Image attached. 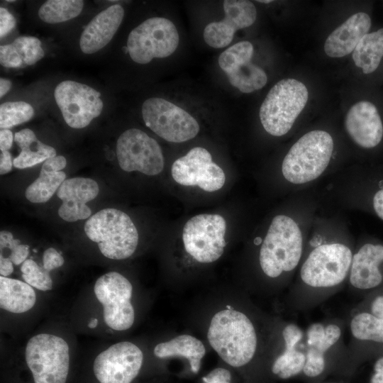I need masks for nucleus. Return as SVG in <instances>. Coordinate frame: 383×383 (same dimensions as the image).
Here are the masks:
<instances>
[{"instance_id": "obj_1", "label": "nucleus", "mask_w": 383, "mask_h": 383, "mask_svg": "<svg viewBox=\"0 0 383 383\" xmlns=\"http://www.w3.org/2000/svg\"><path fill=\"white\" fill-rule=\"evenodd\" d=\"M353 256L351 249L341 243L313 248L301 264L298 284L291 293L293 311H306L335 294L348 279Z\"/></svg>"}, {"instance_id": "obj_2", "label": "nucleus", "mask_w": 383, "mask_h": 383, "mask_svg": "<svg viewBox=\"0 0 383 383\" xmlns=\"http://www.w3.org/2000/svg\"><path fill=\"white\" fill-rule=\"evenodd\" d=\"M207 338L219 357L234 367L250 362L258 345L253 323L247 315L235 309L222 310L213 316Z\"/></svg>"}, {"instance_id": "obj_3", "label": "nucleus", "mask_w": 383, "mask_h": 383, "mask_svg": "<svg viewBox=\"0 0 383 383\" xmlns=\"http://www.w3.org/2000/svg\"><path fill=\"white\" fill-rule=\"evenodd\" d=\"M303 254V237L296 221L286 215L274 216L259 252L263 273L274 279L294 271Z\"/></svg>"}, {"instance_id": "obj_4", "label": "nucleus", "mask_w": 383, "mask_h": 383, "mask_svg": "<svg viewBox=\"0 0 383 383\" xmlns=\"http://www.w3.org/2000/svg\"><path fill=\"white\" fill-rule=\"evenodd\" d=\"M84 232L97 243L101 254L112 260L131 257L138 246V233L131 218L113 208L104 209L86 221Z\"/></svg>"}, {"instance_id": "obj_5", "label": "nucleus", "mask_w": 383, "mask_h": 383, "mask_svg": "<svg viewBox=\"0 0 383 383\" xmlns=\"http://www.w3.org/2000/svg\"><path fill=\"white\" fill-rule=\"evenodd\" d=\"M333 147V138L326 131L315 130L305 133L291 147L282 161L284 177L294 184L317 179L327 168Z\"/></svg>"}, {"instance_id": "obj_6", "label": "nucleus", "mask_w": 383, "mask_h": 383, "mask_svg": "<svg viewBox=\"0 0 383 383\" xmlns=\"http://www.w3.org/2000/svg\"><path fill=\"white\" fill-rule=\"evenodd\" d=\"M308 98V89L302 82L292 78L277 82L260 108L264 129L274 136L287 133L306 106Z\"/></svg>"}, {"instance_id": "obj_7", "label": "nucleus", "mask_w": 383, "mask_h": 383, "mask_svg": "<svg viewBox=\"0 0 383 383\" xmlns=\"http://www.w3.org/2000/svg\"><path fill=\"white\" fill-rule=\"evenodd\" d=\"M347 322L340 318H329L311 323L301 341L306 361L302 373L309 378L322 374L331 357L349 360L343 334Z\"/></svg>"}, {"instance_id": "obj_8", "label": "nucleus", "mask_w": 383, "mask_h": 383, "mask_svg": "<svg viewBox=\"0 0 383 383\" xmlns=\"http://www.w3.org/2000/svg\"><path fill=\"white\" fill-rule=\"evenodd\" d=\"M25 359L35 383H65L70 369V348L65 339L40 333L29 339Z\"/></svg>"}, {"instance_id": "obj_9", "label": "nucleus", "mask_w": 383, "mask_h": 383, "mask_svg": "<svg viewBox=\"0 0 383 383\" xmlns=\"http://www.w3.org/2000/svg\"><path fill=\"white\" fill-rule=\"evenodd\" d=\"M179 42L178 31L170 20L153 17L132 30L128 37L127 49L135 62L144 65L153 58L171 55Z\"/></svg>"}, {"instance_id": "obj_10", "label": "nucleus", "mask_w": 383, "mask_h": 383, "mask_svg": "<svg viewBox=\"0 0 383 383\" xmlns=\"http://www.w3.org/2000/svg\"><path fill=\"white\" fill-rule=\"evenodd\" d=\"M145 125L162 139L172 143H182L194 138L200 127L187 111L162 98L152 97L142 106Z\"/></svg>"}, {"instance_id": "obj_11", "label": "nucleus", "mask_w": 383, "mask_h": 383, "mask_svg": "<svg viewBox=\"0 0 383 383\" xmlns=\"http://www.w3.org/2000/svg\"><path fill=\"white\" fill-rule=\"evenodd\" d=\"M94 294L102 304L104 321L110 328L123 331L130 328L135 320L131 299L133 286L117 272H109L99 277L94 286Z\"/></svg>"}, {"instance_id": "obj_12", "label": "nucleus", "mask_w": 383, "mask_h": 383, "mask_svg": "<svg viewBox=\"0 0 383 383\" xmlns=\"http://www.w3.org/2000/svg\"><path fill=\"white\" fill-rule=\"evenodd\" d=\"M226 222L219 214H199L184 224L185 250L196 261L211 263L221 257L226 247Z\"/></svg>"}, {"instance_id": "obj_13", "label": "nucleus", "mask_w": 383, "mask_h": 383, "mask_svg": "<svg viewBox=\"0 0 383 383\" xmlns=\"http://www.w3.org/2000/svg\"><path fill=\"white\" fill-rule=\"evenodd\" d=\"M116 156L120 167L126 172L138 171L154 176L164 168V157L160 145L138 128L126 130L119 136Z\"/></svg>"}, {"instance_id": "obj_14", "label": "nucleus", "mask_w": 383, "mask_h": 383, "mask_svg": "<svg viewBox=\"0 0 383 383\" xmlns=\"http://www.w3.org/2000/svg\"><path fill=\"white\" fill-rule=\"evenodd\" d=\"M100 96L94 88L71 80L59 83L54 91L65 121L73 128L86 127L101 114L104 104Z\"/></svg>"}, {"instance_id": "obj_15", "label": "nucleus", "mask_w": 383, "mask_h": 383, "mask_svg": "<svg viewBox=\"0 0 383 383\" xmlns=\"http://www.w3.org/2000/svg\"><path fill=\"white\" fill-rule=\"evenodd\" d=\"M143 361L141 350L123 341L100 353L94 361L93 370L100 383H131L138 374Z\"/></svg>"}, {"instance_id": "obj_16", "label": "nucleus", "mask_w": 383, "mask_h": 383, "mask_svg": "<svg viewBox=\"0 0 383 383\" xmlns=\"http://www.w3.org/2000/svg\"><path fill=\"white\" fill-rule=\"evenodd\" d=\"M171 173L173 179L181 185L198 186L210 192L221 189L226 182L223 170L202 147H195L176 160Z\"/></svg>"}, {"instance_id": "obj_17", "label": "nucleus", "mask_w": 383, "mask_h": 383, "mask_svg": "<svg viewBox=\"0 0 383 383\" xmlns=\"http://www.w3.org/2000/svg\"><path fill=\"white\" fill-rule=\"evenodd\" d=\"M253 52L251 43L241 41L225 50L218 57V65L230 84L243 93L259 90L267 82L265 72L251 62Z\"/></svg>"}, {"instance_id": "obj_18", "label": "nucleus", "mask_w": 383, "mask_h": 383, "mask_svg": "<svg viewBox=\"0 0 383 383\" xmlns=\"http://www.w3.org/2000/svg\"><path fill=\"white\" fill-rule=\"evenodd\" d=\"M223 10L224 18L209 23L204 30L205 42L213 48L228 45L236 30L250 26L257 18L256 8L250 1L226 0Z\"/></svg>"}, {"instance_id": "obj_19", "label": "nucleus", "mask_w": 383, "mask_h": 383, "mask_svg": "<svg viewBox=\"0 0 383 383\" xmlns=\"http://www.w3.org/2000/svg\"><path fill=\"white\" fill-rule=\"evenodd\" d=\"M99 192V185L92 179H65L57 191V196L62 201L58 209L59 216L67 222L89 218L91 211L87 203L95 199Z\"/></svg>"}, {"instance_id": "obj_20", "label": "nucleus", "mask_w": 383, "mask_h": 383, "mask_svg": "<svg viewBox=\"0 0 383 383\" xmlns=\"http://www.w3.org/2000/svg\"><path fill=\"white\" fill-rule=\"evenodd\" d=\"M345 127L351 139L359 146L372 148L383 137V124L376 106L368 101L355 104L348 111Z\"/></svg>"}, {"instance_id": "obj_21", "label": "nucleus", "mask_w": 383, "mask_h": 383, "mask_svg": "<svg viewBox=\"0 0 383 383\" xmlns=\"http://www.w3.org/2000/svg\"><path fill=\"white\" fill-rule=\"evenodd\" d=\"M383 245L366 243L353 254L348 283L357 291L375 289L383 282Z\"/></svg>"}, {"instance_id": "obj_22", "label": "nucleus", "mask_w": 383, "mask_h": 383, "mask_svg": "<svg viewBox=\"0 0 383 383\" xmlns=\"http://www.w3.org/2000/svg\"><path fill=\"white\" fill-rule=\"evenodd\" d=\"M304 330L295 323H286L281 330L282 348L271 366L272 372L287 379L302 372L306 357L301 345Z\"/></svg>"}, {"instance_id": "obj_23", "label": "nucleus", "mask_w": 383, "mask_h": 383, "mask_svg": "<svg viewBox=\"0 0 383 383\" xmlns=\"http://www.w3.org/2000/svg\"><path fill=\"white\" fill-rule=\"evenodd\" d=\"M123 16L124 10L119 4H113L99 13L82 33L81 50L92 54L105 47L116 33Z\"/></svg>"}, {"instance_id": "obj_24", "label": "nucleus", "mask_w": 383, "mask_h": 383, "mask_svg": "<svg viewBox=\"0 0 383 383\" xmlns=\"http://www.w3.org/2000/svg\"><path fill=\"white\" fill-rule=\"evenodd\" d=\"M371 26L368 14L359 12L348 18L326 38L324 51L331 57H342L353 52Z\"/></svg>"}, {"instance_id": "obj_25", "label": "nucleus", "mask_w": 383, "mask_h": 383, "mask_svg": "<svg viewBox=\"0 0 383 383\" xmlns=\"http://www.w3.org/2000/svg\"><path fill=\"white\" fill-rule=\"evenodd\" d=\"M346 322L350 335L347 345L348 353L365 344L383 345V318L355 308Z\"/></svg>"}, {"instance_id": "obj_26", "label": "nucleus", "mask_w": 383, "mask_h": 383, "mask_svg": "<svg viewBox=\"0 0 383 383\" xmlns=\"http://www.w3.org/2000/svg\"><path fill=\"white\" fill-rule=\"evenodd\" d=\"M45 55L40 40L33 36H21L0 47V63L8 68L33 65Z\"/></svg>"}, {"instance_id": "obj_27", "label": "nucleus", "mask_w": 383, "mask_h": 383, "mask_svg": "<svg viewBox=\"0 0 383 383\" xmlns=\"http://www.w3.org/2000/svg\"><path fill=\"white\" fill-rule=\"evenodd\" d=\"M36 302L33 287L25 282L0 277V307L13 313H25Z\"/></svg>"}, {"instance_id": "obj_28", "label": "nucleus", "mask_w": 383, "mask_h": 383, "mask_svg": "<svg viewBox=\"0 0 383 383\" xmlns=\"http://www.w3.org/2000/svg\"><path fill=\"white\" fill-rule=\"evenodd\" d=\"M154 355L159 358L182 356L189 361L191 370L197 373L201 367V360L206 353L203 343L189 335H181L154 348Z\"/></svg>"}, {"instance_id": "obj_29", "label": "nucleus", "mask_w": 383, "mask_h": 383, "mask_svg": "<svg viewBox=\"0 0 383 383\" xmlns=\"http://www.w3.org/2000/svg\"><path fill=\"white\" fill-rule=\"evenodd\" d=\"M14 141L21 150L13 161L16 168L31 167L56 156L55 150L40 142L30 129L25 128L16 133Z\"/></svg>"}, {"instance_id": "obj_30", "label": "nucleus", "mask_w": 383, "mask_h": 383, "mask_svg": "<svg viewBox=\"0 0 383 383\" xmlns=\"http://www.w3.org/2000/svg\"><path fill=\"white\" fill-rule=\"evenodd\" d=\"M383 57V28L367 33L358 43L353 60L363 73L370 74L379 67Z\"/></svg>"}, {"instance_id": "obj_31", "label": "nucleus", "mask_w": 383, "mask_h": 383, "mask_svg": "<svg viewBox=\"0 0 383 383\" xmlns=\"http://www.w3.org/2000/svg\"><path fill=\"white\" fill-rule=\"evenodd\" d=\"M64 172H49L40 170L38 177L25 192L26 198L32 203L47 202L65 180Z\"/></svg>"}, {"instance_id": "obj_32", "label": "nucleus", "mask_w": 383, "mask_h": 383, "mask_svg": "<svg viewBox=\"0 0 383 383\" xmlns=\"http://www.w3.org/2000/svg\"><path fill=\"white\" fill-rule=\"evenodd\" d=\"M81 0H48L38 10V16L48 23H57L77 17L82 11Z\"/></svg>"}, {"instance_id": "obj_33", "label": "nucleus", "mask_w": 383, "mask_h": 383, "mask_svg": "<svg viewBox=\"0 0 383 383\" xmlns=\"http://www.w3.org/2000/svg\"><path fill=\"white\" fill-rule=\"evenodd\" d=\"M34 115L33 106L24 101H8L0 106V128L9 129L23 123Z\"/></svg>"}, {"instance_id": "obj_34", "label": "nucleus", "mask_w": 383, "mask_h": 383, "mask_svg": "<svg viewBox=\"0 0 383 383\" xmlns=\"http://www.w3.org/2000/svg\"><path fill=\"white\" fill-rule=\"evenodd\" d=\"M21 271L25 282L40 291L52 288V279L49 272L39 266L34 260L27 259L21 265Z\"/></svg>"}, {"instance_id": "obj_35", "label": "nucleus", "mask_w": 383, "mask_h": 383, "mask_svg": "<svg viewBox=\"0 0 383 383\" xmlns=\"http://www.w3.org/2000/svg\"><path fill=\"white\" fill-rule=\"evenodd\" d=\"M20 243L18 239L13 238L6 246L11 250L9 258L16 265L23 264L29 254L28 245Z\"/></svg>"}, {"instance_id": "obj_36", "label": "nucleus", "mask_w": 383, "mask_h": 383, "mask_svg": "<svg viewBox=\"0 0 383 383\" xmlns=\"http://www.w3.org/2000/svg\"><path fill=\"white\" fill-rule=\"evenodd\" d=\"M65 262L62 255L55 248L46 249L43 255V267L48 272L61 267Z\"/></svg>"}, {"instance_id": "obj_37", "label": "nucleus", "mask_w": 383, "mask_h": 383, "mask_svg": "<svg viewBox=\"0 0 383 383\" xmlns=\"http://www.w3.org/2000/svg\"><path fill=\"white\" fill-rule=\"evenodd\" d=\"M231 372L225 368L218 367L211 370L202 378L201 383H231Z\"/></svg>"}, {"instance_id": "obj_38", "label": "nucleus", "mask_w": 383, "mask_h": 383, "mask_svg": "<svg viewBox=\"0 0 383 383\" xmlns=\"http://www.w3.org/2000/svg\"><path fill=\"white\" fill-rule=\"evenodd\" d=\"M16 26L13 16L5 8H0V37L2 38L10 33Z\"/></svg>"}, {"instance_id": "obj_39", "label": "nucleus", "mask_w": 383, "mask_h": 383, "mask_svg": "<svg viewBox=\"0 0 383 383\" xmlns=\"http://www.w3.org/2000/svg\"><path fill=\"white\" fill-rule=\"evenodd\" d=\"M67 165L66 159L62 155H56L46 160L42 166L43 169L49 172H60Z\"/></svg>"}, {"instance_id": "obj_40", "label": "nucleus", "mask_w": 383, "mask_h": 383, "mask_svg": "<svg viewBox=\"0 0 383 383\" xmlns=\"http://www.w3.org/2000/svg\"><path fill=\"white\" fill-rule=\"evenodd\" d=\"M367 309L366 311L379 318H383V294L373 297L370 301Z\"/></svg>"}, {"instance_id": "obj_41", "label": "nucleus", "mask_w": 383, "mask_h": 383, "mask_svg": "<svg viewBox=\"0 0 383 383\" xmlns=\"http://www.w3.org/2000/svg\"><path fill=\"white\" fill-rule=\"evenodd\" d=\"M13 136L9 129H1L0 131V149L1 151H8L12 146Z\"/></svg>"}, {"instance_id": "obj_42", "label": "nucleus", "mask_w": 383, "mask_h": 383, "mask_svg": "<svg viewBox=\"0 0 383 383\" xmlns=\"http://www.w3.org/2000/svg\"><path fill=\"white\" fill-rule=\"evenodd\" d=\"M13 165L10 152L9 151H1L0 174H4L10 172Z\"/></svg>"}, {"instance_id": "obj_43", "label": "nucleus", "mask_w": 383, "mask_h": 383, "mask_svg": "<svg viewBox=\"0 0 383 383\" xmlns=\"http://www.w3.org/2000/svg\"><path fill=\"white\" fill-rule=\"evenodd\" d=\"M373 370L370 383H383V356L377 360Z\"/></svg>"}, {"instance_id": "obj_44", "label": "nucleus", "mask_w": 383, "mask_h": 383, "mask_svg": "<svg viewBox=\"0 0 383 383\" xmlns=\"http://www.w3.org/2000/svg\"><path fill=\"white\" fill-rule=\"evenodd\" d=\"M13 262L9 257H5L2 254L0 255V274L1 276L7 277L13 272Z\"/></svg>"}, {"instance_id": "obj_45", "label": "nucleus", "mask_w": 383, "mask_h": 383, "mask_svg": "<svg viewBox=\"0 0 383 383\" xmlns=\"http://www.w3.org/2000/svg\"><path fill=\"white\" fill-rule=\"evenodd\" d=\"M373 206L377 216L383 220V189L379 190L374 194Z\"/></svg>"}, {"instance_id": "obj_46", "label": "nucleus", "mask_w": 383, "mask_h": 383, "mask_svg": "<svg viewBox=\"0 0 383 383\" xmlns=\"http://www.w3.org/2000/svg\"><path fill=\"white\" fill-rule=\"evenodd\" d=\"M11 82L10 80L1 78L0 79V97L2 98L10 89Z\"/></svg>"}, {"instance_id": "obj_47", "label": "nucleus", "mask_w": 383, "mask_h": 383, "mask_svg": "<svg viewBox=\"0 0 383 383\" xmlns=\"http://www.w3.org/2000/svg\"><path fill=\"white\" fill-rule=\"evenodd\" d=\"M97 325H98L97 318H91L88 323V326L90 328H94L97 326Z\"/></svg>"}, {"instance_id": "obj_48", "label": "nucleus", "mask_w": 383, "mask_h": 383, "mask_svg": "<svg viewBox=\"0 0 383 383\" xmlns=\"http://www.w3.org/2000/svg\"><path fill=\"white\" fill-rule=\"evenodd\" d=\"M257 1L260 2V3L267 4V3L272 2V1H271V0H267V1H262V0H260V1Z\"/></svg>"}, {"instance_id": "obj_49", "label": "nucleus", "mask_w": 383, "mask_h": 383, "mask_svg": "<svg viewBox=\"0 0 383 383\" xmlns=\"http://www.w3.org/2000/svg\"><path fill=\"white\" fill-rule=\"evenodd\" d=\"M226 309L232 310V309H234L232 306H231L230 305H227L226 306Z\"/></svg>"}, {"instance_id": "obj_50", "label": "nucleus", "mask_w": 383, "mask_h": 383, "mask_svg": "<svg viewBox=\"0 0 383 383\" xmlns=\"http://www.w3.org/2000/svg\"><path fill=\"white\" fill-rule=\"evenodd\" d=\"M8 2H14L13 0H7Z\"/></svg>"}, {"instance_id": "obj_51", "label": "nucleus", "mask_w": 383, "mask_h": 383, "mask_svg": "<svg viewBox=\"0 0 383 383\" xmlns=\"http://www.w3.org/2000/svg\"><path fill=\"white\" fill-rule=\"evenodd\" d=\"M328 383H333V382H328Z\"/></svg>"}]
</instances>
